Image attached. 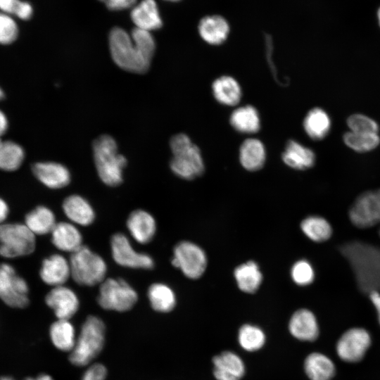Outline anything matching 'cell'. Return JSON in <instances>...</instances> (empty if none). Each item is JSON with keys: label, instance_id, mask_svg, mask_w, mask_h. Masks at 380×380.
<instances>
[{"label": "cell", "instance_id": "cell-1", "mask_svg": "<svg viewBox=\"0 0 380 380\" xmlns=\"http://www.w3.org/2000/svg\"><path fill=\"white\" fill-rule=\"evenodd\" d=\"M108 40L111 57L118 66L134 73L148 71L156 50L151 32L135 27L129 34L120 27H114Z\"/></svg>", "mask_w": 380, "mask_h": 380}, {"label": "cell", "instance_id": "cell-2", "mask_svg": "<svg viewBox=\"0 0 380 380\" xmlns=\"http://www.w3.org/2000/svg\"><path fill=\"white\" fill-rule=\"evenodd\" d=\"M341 250L353 267L359 288L367 293L380 291V249L353 241L343 246Z\"/></svg>", "mask_w": 380, "mask_h": 380}, {"label": "cell", "instance_id": "cell-3", "mask_svg": "<svg viewBox=\"0 0 380 380\" xmlns=\"http://www.w3.org/2000/svg\"><path fill=\"white\" fill-rule=\"evenodd\" d=\"M95 166L101 180L109 186H117L122 182L123 169L127 159L118 152L115 139L108 134L96 138L93 143Z\"/></svg>", "mask_w": 380, "mask_h": 380}, {"label": "cell", "instance_id": "cell-4", "mask_svg": "<svg viewBox=\"0 0 380 380\" xmlns=\"http://www.w3.org/2000/svg\"><path fill=\"white\" fill-rule=\"evenodd\" d=\"M105 336L106 327L102 319L94 315L87 317L70 353V362L77 367L88 365L102 351Z\"/></svg>", "mask_w": 380, "mask_h": 380}, {"label": "cell", "instance_id": "cell-5", "mask_svg": "<svg viewBox=\"0 0 380 380\" xmlns=\"http://www.w3.org/2000/svg\"><path fill=\"white\" fill-rule=\"evenodd\" d=\"M173 154L170 163L172 171L184 179H193L204 171L200 149L184 134L173 136L170 141Z\"/></svg>", "mask_w": 380, "mask_h": 380}, {"label": "cell", "instance_id": "cell-6", "mask_svg": "<svg viewBox=\"0 0 380 380\" xmlns=\"http://www.w3.org/2000/svg\"><path fill=\"white\" fill-rule=\"evenodd\" d=\"M69 261L71 277L79 285L93 286L106 279L108 267L105 260L88 246L83 245L71 253Z\"/></svg>", "mask_w": 380, "mask_h": 380}, {"label": "cell", "instance_id": "cell-7", "mask_svg": "<svg viewBox=\"0 0 380 380\" xmlns=\"http://www.w3.org/2000/svg\"><path fill=\"white\" fill-rule=\"evenodd\" d=\"M373 343L371 332L363 327H352L345 330L337 338L335 353L338 358L347 364L361 362Z\"/></svg>", "mask_w": 380, "mask_h": 380}, {"label": "cell", "instance_id": "cell-8", "mask_svg": "<svg viewBox=\"0 0 380 380\" xmlns=\"http://www.w3.org/2000/svg\"><path fill=\"white\" fill-rule=\"evenodd\" d=\"M137 300L136 290L121 278H108L100 284L97 302L104 310L126 312Z\"/></svg>", "mask_w": 380, "mask_h": 380}, {"label": "cell", "instance_id": "cell-9", "mask_svg": "<svg viewBox=\"0 0 380 380\" xmlns=\"http://www.w3.org/2000/svg\"><path fill=\"white\" fill-rule=\"evenodd\" d=\"M36 246L35 235L24 224H0V255L6 258L30 255Z\"/></svg>", "mask_w": 380, "mask_h": 380}, {"label": "cell", "instance_id": "cell-10", "mask_svg": "<svg viewBox=\"0 0 380 380\" xmlns=\"http://www.w3.org/2000/svg\"><path fill=\"white\" fill-rule=\"evenodd\" d=\"M351 223L360 229L380 224V189L360 194L348 210ZM380 236V228L379 229Z\"/></svg>", "mask_w": 380, "mask_h": 380}, {"label": "cell", "instance_id": "cell-11", "mask_svg": "<svg viewBox=\"0 0 380 380\" xmlns=\"http://www.w3.org/2000/svg\"><path fill=\"white\" fill-rule=\"evenodd\" d=\"M29 287L26 281L17 274L7 263L0 264V298L14 308H24L29 304Z\"/></svg>", "mask_w": 380, "mask_h": 380}, {"label": "cell", "instance_id": "cell-12", "mask_svg": "<svg viewBox=\"0 0 380 380\" xmlns=\"http://www.w3.org/2000/svg\"><path fill=\"white\" fill-rule=\"evenodd\" d=\"M171 262L186 277L196 279L204 273L207 266V258L203 250L198 246L183 241L174 248Z\"/></svg>", "mask_w": 380, "mask_h": 380}, {"label": "cell", "instance_id": "cell-13", "mask_svg": "<svg viewBox=\"0 0 380 380\" xmlns=\"http://www.w3.org/2000/svg\"><path fill=\"white\" fill-rule=\"evenodd\" d=\"M110 250L113 260L122 267L142 270H151L154 267L153 258L135 250L123 233H115L111 236Z\"/></svg>", "mask_w": 380, "mask_h": 380}, {"label": "cell", "instance_id": "cell-14", "mask_svg": "<svg viewBox=\"0 0 380 380\" xmlns=\"http://www.w3.org/2000/svg\"><path fill=\"white\" fill-rule=\"evenodd\" d=\"M45 303L53 311L57 319H70L80 308L77 295L65 285L53 287L46 294Z\"/></svg>", "mask_w": 380, "mask_h": 380}, {"label": "cell", "instance_id": "cell-15", "mask_svg": "<svg viewBox=\"0 0 380 380\" xmlns=\"http://www.w3.org/2000/svg\"><path fill=\"white\" fill-rule=\"evenodd\" d=\"M288 329L291 335L303 342H314L320 334L319 324L314 312L300 308L291 315Z\"/></svg>", "mask_w": 380, "mask_h": 380}, {"label": "cell", "instance_id": "cell-16", "mask_svg": "<svg viewBox=\"0 0 380 380\" xmlns=\"http://www.w3.org/2000/svg\"><path fill=\"white\" fill-rule=\"evenodd\" d=\"M213 374L216 380H241L246 374L241 357L231 350H224L213 356Z\"/></svg>", "mask_w": 380, "mask_h": 380}, {"label": "cell", "instance_id": "cell-17", "mask_svg": "<svg viewBox=\"0 0 380 380\" xmlns=\"http://www.w3.org/2000/svg\"><path fill=\"white\" fill-rule=\"evenodd\" d=\"M126 225L132 238L141 244L148 243L153 239L157 229L154 217L142 209L131 212Z\"/></svg>", "mask_w": 380, "mask_h": 380}, {"label": "cell", "instance_id": "cell-18", "mask_svg": "<svg viewBox=\"0 0 380 380\" xmlns=\"http://www.w3.org/2000/svg\"><path fill=\"white\" fill-rule=\"evenodd\" d=\"M32 172L36 178L46 187L61 189L70 182L69 170L63 165L55 162H39L32 165Z\"/></svg>", "mask_w": 380, "mask_h": 380}, {"label": "cell", "instance_id": "cell-19", "mask_svg": "<svg viewBox=\"0 0 380 380\" xmlns=\"http://www.w3.org/2000/svg\"><path fill=\"white\" fill-rule=\"evenodd\" d=\"M42 280L53 287L65 285L71 277L70 261L61 254H53L45 258L39 271Z\"/></svg>", "mask_w": 380, "mask_h": 380}, {"label": "cell", "instance_id": "cell-20", "mask_svg": "<svg viewBox=\"0 0 380 380\" xmlns=\"http://www.w3.org/2000/svg\"><path fill=\"white\" fill-rule=\"evenodd\" d=\"M303 370L309 380H334L337 373L334 360L319 351L312 352L305 357Z\"/></svg>", "mask_w": 380, "mask_h": 380}, {"label": "cell", "instance_id": "cell-21", "mask_svg": "<svg viewBox=\"0 0 380 380\" xmlns=\"http://www.w3.org/2000/svg\"><path fill=\"white\" fill-rule=\"evenodd\" d=\"M62 208L69 221L75 225L89 226L96 217L95 211L90 203L78 194L67 196L63 201Z\"/></svg>", "mask_w": 380, "mask_h": 380}, {"label": "cell", "instance_id": "cell-22", "mask_svg": "<svg viewBox=\"0 0 380 380\" xmlns=\"http://www.w3.org/2000/svg\"><path fill=\"white\" fill-rule=\"evenodd\" d=\"M51 236L53 245L63 252L72 253L83 246L82 233L77 225L70 221L57 222Z\"/></svg>", "mask_w": 380, "mask_h": 380}, {"label": "cell", "instance_id": "cell-23", "mask_svg": "<svg viewBox=\"0 0 380 380\" xmlns=\"http://www.w3.org/2000/svg\"><path fill=\"white\" fill-rule=\"evenodd\" d=\"M130 16L137 28L151 32L161 27L162 18L155 0H141L135 4Z\"/></svg>", "mask_w": 380, "mask_h": 380}, {"label": "cell", "instance_id": "cell-24", "mask_svg": "<svg viewBox=\"0 0 380 380\" xmlns=\"http://www.w3.org/2000/svg\"><path fill=\"white\" fill-rule=\"evenodd\" d=\"M198 32L205 42L217 45L226 40L229 32V27L227 20L222 17L208 15L200 21Z\"/></svg>", "mask_w": 380, "mask_h": 380}, {"label": "cell", "instance_id": "cell-25", "mask_svg": "<svg viewBox=\"0 0 380 380\" xmlns=\"http://www.w3.org/2000/svg\"><path fill=\"white\" fill-rule=\"evenodd\" d=\"M282 160L285 164L296 170H306L313 166L315 156L313 151L293 140L288 141Z\"/></svg>", "mask_w": 380, "mask_h": 380}, {"label": "cell", "instance_id": "cell-26", "mask_svg": "<svg viewBox=\"0 0 380 380\" xmlns=\"http://www.w3.org/2000/svg\"><path fill=\"white\" fill-rule=\"evenodd\" d=\"M49 337L59 350L71 352L76 342L75 327L70 319H58L49 328Z\"/></svg>", "mask_w": 380, "mask_h": 380}, {"label": "cell", "instance_id": "cell-27", "mask_svg": "<svg viewBox=\"0 0 380 380\" xmlns=\"http://www.w3.org/2000/svg\"><path fill=\"white\" fill-rule=\"evenodd\" d=\"M25 222L34 235L51 234L57 223L53 212L44 205H39L28 213Z\"/></svg>", "mask_w": 380, "mask_h": 380}, {"label": "cell", "instance_id": "cell-28", "mask_svg": "<svg viewBox=\"0 0 380 380\" xmlns=\"http://www.w3.org/2000/svg\"><path fill=\"white\" fill-rule=\"evenodd\" d=\"M263 144L256 139H248L241 146L239 158L242 166L249 171L260 170L265 161Z\"/></svg>", "mask_w": 380, "mask_h": 380}, {"label": "cell", "instance_id": "cell-29", "mask_svg": "<svg viewBox=\"0 0 380 380\" xmlns=\"http://www.w3.org/2000/svg\"><path fill=\"white\" fill-rule=\"evenodd\" d=\"M147 296L151 308L158 312H171L177 303L174 291L167 284L157 282L148 289Z\"/></svg>", "mask_w": 380, "mask_h": 380}, {"label": "cell", "instance_id": "cell-30", "mask_svg": "<svg viewBox=\"0 0 380 380\" xmlns=\"http://www.w3.org/2000/svg\"><path fill=\"white\" fill-rule=\"evenodd\" d=\"M215 99L227 106L236 105L241 98V89L237 81L230 76H222L213 83Z\"/></svg>", "mask_w": 380, "mask_h": 380}, {"label": "cell", "instance_id": "cell-31", "mask_svg": "<svg viewBox=\"0 0 380 380\" xmlns=\"http://www.w3.org/2000/svg\"><path fill=\"white\" fill-rule=\"evenodd\" d=\"M234 274L240 290L248 293H255L262 280L259 267L253 261H248L238 266Z\"/></svg>", "mask_w": 380, "mask_h": 380}, {"label": "cell", "instance_id": "cell-32", "mask_svg": "<svg viewBox=\"0 0 380 380\" xmlns=\"http://www.w3.org/2000/svg\"><path fill=\"white\" fill-rule=\"evenodd\" d=\"M303 127L311 139L319 140L328 134L331 128V120L323 109L315 108L310 110L306 115Z\"/></svg>", "mask_w": 380, "mask_h": 380}, {"label": "cell", "instance_id": "cell-33", "mask_svg": "<svg viewBox=\"0 0 380 380\" xmlns=\"http://www.w3.org/2000/svg\"><path fill=\"white\" fill-rule=\"evenodd\" d=\"M230 122L236 130L242 133H255L260 127L258 113L251 106H243L233 111Z\"/></svg>", "mask_w": 380, "mask_h": 380}, {"label": "cell", "instance_id": "cell-34", "mask_svg": "<svg viewBox=\"0 0 380 380\" xmlns=\"http://www.w3.org/2000/svg\"><path fill=\"white\" fill-rule=\"evenodd\" d=\"M300 228L308 239L317 243L329 240L333 234L329 222L318 215L305 217L300 223Z\"/></svg>", "mask_w": 380, "mask_h": 380}, {"label": "cell", "instance_id": "cell-35", "mask_svg": "<svg viewBox=\"0 0 380 380\" xmlns=\"http://www.w3.org/2000/svg\"><path fill=\"white\" fill-rule=\"evenodd\" d=\"M237 340L242 349L252 353L260 350L264 346L266 336L258 326L244 324L238 331Z\"/></svg>", "mask_w": 380, "mask_h": 380}, {"label": "cell", "instance_id": "cell-36", "mask_svg": "<svg viewBox=\"0 0 380 380\" xmlns=\"http://www.w3.org/2000/svg\"><path fill=\"white\" fill-rule=\"evenodd\" d=\"M25 158L23 148L18 144L0 138V169L14 171L18 169Z\"/></svg>", "mask_w": 380, "mask_h": 380}, {"label": "cell", "instance_id": "cell-37", "mask_svg": "<svg viewBox=\"0 0 380 380\" xmlns=\"http://www.w3.org/2000/svg\"><path fill=\"white\" fill-rule=\"evenodd\" d=\"M346 146L357 152H367L374 149L380 143L378 133H365L349 131L344 134Z\"/></svg>", "mask_w": 380, "mask_h": 380}, {"label": "cell", "instance_id": "cell-38", "mask_svg": "<svg viewBox=\"0 0 380 380\" xmlns=\"http://www.w3.org/2000/svg\"><path fill=\"white\" fill-rule=\"evenodd\" d=\"M18 25L13 15L0 12V44L8 45L18 37Z\"/></svg>", "mask_w": 380, "mask_h": 380}, {"label": "cell", "instance_id": "cell-39", "mask_svg": "<svg viewBox=\"0 0 380 380\" xmlns=\"http://www.w3.org/2000/svg\"><path fill=\"white\" fill-rule=\"evenodd\" d=\"M293 281L300 286L312 284L315 279V271L312 265L305 260H300L294 263L291 270Z\"/></svg>", "mask_w": 380, "mask_h": 380}, {"label": "cell", "instance_id": "cell-40", "mask_svg": "<svg viewBox=\"0 0 380 380\" xmlns=\"http://www.w3.org/2000/svg\"><path fill=\"white\" fill-rule=\"evenodd\" d=\"M350 131L365 133H378L377 122L369 117L362 114H353L347 120Z\"/></svg>", "mask_w": 380, "mask_h": 380}, {"label": "cell", "instance_id": "cell-41", "mask_svg": "<svg viewBox=\"0 0 380 380\" xmlns=\"http://www.w3.org/2000/svg\"><path fill=\"white\" fill-rule=\"evenodd\" d=\"M107 375L106 367L102 364L96 363L86 369L81 380H105Z\"/></svg>", "mask_w": 380, "mask_h": 380}, {"label": "cell", "instance_id": "cell-42", "mask_svg": "<svg viewBox=\"0 0 380 380\" xmlns=\"http://www.w3.org/2000/svg\"><path fill=\"white\" fill-rule=\"evenodd\" d=\"M33 14V7L32 4L23 0H20L13 15L23 20H27L31 18Z\"/></svg>", "mask_w": 380, "mask_h": 380}, {"label": "cell", "instance_id": "cell-43", "mask_svg": "<svg viewBox=\"0 0 380 380\" xmlns=\"http://www.w3.org/2000/svg\"><path fill=\"white\" fill-rule=\"evenodd\" d=\"M103 3L108 8L113 11H121L133 7L137 0H99Z\"/></svg>", "mask_w": 380, "mask_h": 380}, {"label": "cell", "instance_id": "cell-44", "mask_svg": "<svg viewBox=\"0 0 380 380\" xmlns=\"http://www.w3.org/2000/svg\"><path fill=\"white\" fill-rule=\"evenodd\" d=\"M20 0H0V12L13 15Z\"/></svg>", "mask_w": 380, "mask_h": 380}, {"label": "cell", "instance_id": "cell-45", "mask_svg": "<svg viewBox=\"0 0 380 380\" xmlns=\"http://www.w3.org/2000/svg\"><path fill=\"white\" fill-rule=\"evenodd\" d=\"M368 296L376 310L378 324L380 327V291H372L368 293Z\"/></svg>", "mask_w": 380, "mask_h": 380}, {"label": "cell", "instance_id": "cell-46", "mask_svg": "<svg viewBox=\"0 0 380 380\" xmlns=\"http://www.w3.org/2000/svg\"><path fill=\"white\" fill-rule=\"evenodd\" d=\"M9 213L7 203L0 198V224L6 219Z\"/></svg>", "mask_w": 380, "mask_h": 380}, {"label": "cell", "instance_id": "cell-47", "mask_svg": "<svg viewBox=\"0 0 380 380\" xmlns=\"http://www.w3.org/2000/svg\"><path fill=\"white\" fill-rule=\"evenodd\" d=\"M8 129V120L6 115L0 110V138Z\"/></svg>", "mask_w": 380, "mask_h": 380}, {"label": "cell", "instance_id": "cell-48", "mask_svg": "<svg viewBox=\"0 0 380 380\" xmlns=\"http://www.w3.org/2000/svg\"><path fill=\"white\" fill-rule=\"evenodd\" d=\"M25 380H54L52 376L46 374H41L35 377H27Z\"/></svg>", "mask_w": 380, "mask_h": 380}, {"label": "cell", "instance_id": "cell-49", "mask_svg": "<svg viewBox=\"0 0 380 380\" xmlns=\"http://www.w3.org/2000/svg\"><path fill=\"white\" fill-rule=\"evenodd\" d=\"M0 380H15V379L9 376H0Z\"/></svg>", "mask_w": 380, "mask_h": 380}, {"label": "cell", "instance_id": "cell-50", "mask_svg": "<svg viewBox=\"0 0 380 380\" xmlns=\"http://www.w3.org/2000/svg\"><path fill=\"white\" fill-rule=\"evenodd\" d=\"M4 97V93L1 88L0 87V101L2 100Z\"/></svg>", "mask_w": 380, "mask_h": 380}, {"label": "cell", "instance_id": "cell-51", "mask_svg": "<svg viewBox=\"0 0 380 380\" xmlns=\"http://www.w3.org/2000/svg\"><path fill=\"white\" fill-rule=\"evenodd\" d=\"M377 18H378V20H379V26H380V7L377 11Z\"/></svg>", "mask_w": 380, "mask_h": 380}, {"label": "cell", "instance_id": "cell-52", "mask_svg": "<svg viewBox=\"0 0 380 380\" xmlns=\"http://www.w3.org/2000/svg\"><path fill=\"white\" fill-rule=\"evenodd\" d=\"M165 1H172V2H176V1H178L179 0H165Z\"/></svg>", "mask_w": 380, "mask_h": 380}]
</instances>
